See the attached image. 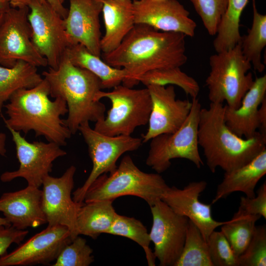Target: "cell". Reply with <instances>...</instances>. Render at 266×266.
Here are the masks:
<instances>
[{
    "mask_svg": "<svg viewBox=\"0 0 266 266\" xmlns=\"http://www.w3.org/2000/svg\"><path fill=\"white\" fill-rule=\"evenodd\" d=\"M186 36L181 33L161 32L146 25L135 24L118 47L101 54V57L110 66L124 69L128 77L122 84L133 88L148 71L184 65L187 61Z\"/></svg>",
    "mask_w": 266,
    "mask_h": 266,
    "instance_id": "obj_1",
    "label": "cell"
},
{
    "mask_svg": "<svg viewBox=\"0 0 266 266\" xmlns=\"http://www.w3.org/2000/svg\"><path fill=\"white\" fill-rule=\"evenodd\" d=\"M49 96V86L43 78L33 88L16 91L3 107L8 116H2L6 128L25 133L33 131L35 136H43L48 142L66 145L72 134L61 118L67 113V105L63 99L52 100Z\"/></svg>",
    "mask_w": 266,
    "mask_h": 266,
    "instance_id": "obj_2",
    "label": "cell"
},
{
    "mask_svg": "<svg viewBox=\"0 0 266 266\" xmlns=\"http://www.w3.org/2000/svg\"><path fill=\"white\" fill-rule=\"evenodd\" d=\"M223 103L210 102L201 108L198 142L212 173L217 167L228 172L244 166L266 149V135L260 132L249 138L237 136L227 126Z\"/></svg>",
    "mask_w": 266,
    "mask_h": 266,
    "instance_id": "obj_3",
    "label": "cell"
},
{
    "mask_svg": "<svg viewBox=\"0 0 266 266\" xmlns=\"http://www.w3.org/2000/svg\"><path fill=\"white\" fill-rule=\"evenodd\" d=\"M42 76L49 85L50 96L66 102L68 112L64 122L72 134L83 123L104 119L105 106L97 99L101 82L90 71L74 65L65 56L57 68L49 67Z\"/></svg>",
    "mask_w": 266,
    "mask_h": 266,
    "instance_id": "obj_4",
    "label": "cell"
},
{
    "mask_svg": "<svg viewBox=\"0 0 266 266\" xmlns=\"http://www.w3.org/2000/svg\"><path fill=\"white\" fill-rule=\"evenodd\" d=\"M169 186L158 173L141 170L129 155L124 156L116 169L97 178L87 190L84 202L98 200L113 201L124 196L145 200L149 206L161 200Z\"/></svg>",
    "mask_w": 266,
    "mask_h": 266,
    "instance_id": "obj_5",
    "label": "cell"
},
{
    "mask_svg": "<svg viewBox=\"0 0 266 266\" xmlns=\"http://www.w3.org/2000/svg\"><path fill=\"white\" fill-rule=\"evenodd\" d=\"M210 71L205 80L210 102L223 103L235 109L252 86L250 62L241 51L240 41L233 47L216 52L209 58Z\"/></svg>",
    "mask_w": 266,
    "mask_h": 266,
    "instance_id": "obj_6",
    "label": "cell"
},
{
    "mask_svg": "<svg viewBox=\"0 0 266 266\" xmlns=\"http://www.w3.org/2000/svg\"><path fill=\"white\" fill-rule=\"evenodd\" d=\"M104 98L111 107L104 119L95 123L96 131L109 136L131 135L136 128L148 123L152 103L147 87L134 89L120 84L109 92L100 91L97 99Z\"/></svg>",
    "mask_w": 266,
    "mask_h": 266,
    "instance_id": "obj_7",
    "label": "cell"
},
{
    "mask_svg": "<svg viewBox=\"0 0 266 266\" xmlns=\"http://www.w3.org/2000/svg\"><path fill=\"white\" fill-rule=\"evenodd\" d=\"M192 103L190 113L178 130L173 133L159 135L150 140L146 164L157 173L167 170L174 159L188 160L198 168L203 165L198 142L201 104L197 98L192 99Z\"/></svg>",
    "mask_w": 266,
    "mask_h": 266,
    "instance_id": "obj_8",
    "label": "cell"
},
{
    "mask_svg": "<svg viewBox=\"0 0 266 266\" xmlns=\"http://www.w3.org/2000/svg\"><path fill=\"white\" fill-rule=\"evenodd\" d=\"M78 131L87 145L92 162V168L88 178L72 194L73 200L81 203L84 201L85 193L94 181L101 175L114 171L119 158L127 152L137 150L143 141L142 138L131 135L104 134L92 129L88 122L81 124Z\"/></svg>",
    "mask_w": 266,
    "mask_h": 266,
    "instance_id": "obj_9",
    "label": "cell"
},
{
    "mask_svg": "<svg viewBox=\"0 0 266 266\" xmlns=\"http://www.w3.org/2000/svg\"><path fill=\"white\" fill-rule=\"evenodd\" d=\"M28 5L10 6L0 23V65L11 67L23 61L36 67H45L47 61L36 49L32 38Z\"/></svg>",
    "mask_w": 266,
    "mask_h": 266,
    "instance_id": "obj_10",
    "label": "cell"
},
{
    "mask_svg": "<svg viewBox=\"0 0 266 266\" xmlns=\"http://www.w3.org/2000/svg\"><path fill=\"white\" fill-rule=\"evenodd\" d=\"M28 6L33 42L49 67L56 69L71 45L64 19L46 0H30Z\"/></svg>",
    "mask_w": 266,
    "mask_h": 266,
    "instance_id": "obj_11",
    "label": "cell"
},
{
    "mask_svg": "<svg viewBox=\"0 0 266 266\" xmlns=\"http://www.w3.org/2000/svg\"><path fill=\"white\" fill-rule=\"evenodd\" d=\"M15 143L19 168L1 174L0 180L8 182L17 178L25 179L28 185L39 188L44 178L52 171L53 163L58 158L66 155L60 145L52 142H29L20 132L10 128Z\"/></svg>",
    "mask_w": 266,
    "mask_h": 266,
    "instance_id": "obj_12",
    "label": "cell"
},
{
    "mask_svg": "<svg viewBox=\"0 0 266 266\" xmlns=\"http://www.w3.org/2000/svg\"><path fill=\"white\" fill-rule=\"evenodd\" d=\"M152 225L149 235L161 266H174L184 245L189 219L160 200L150 206Z\"/></svg>",
    "mask_w": 266,
    "mask_h": 266,
    "instance_id": "obj_13",
    "label": "cell"
},
{
    "mask_svg": "<svg viewBox=\"0 0 266 266\" xmlns=\"http://www.w3.org/2000/svg\"><path fill=\"white\" fill-rule=\"evenodd\" d=\"M76 170L75 166L72 165L59 177L46 176L43 179L41 190L42 208L48 226L66 227L72 239L79 235L77 215L81 203L75 202L71 197Z\"/></svg>",
    "mask_w": 266,
    "mask_h": 266,
    "instance_id": "obj_14",
    "label": "cell"
},
{
    "mask_svg": "<svg viewBox=\"0 0 266 266\" xmlns=\"http://www.w3.org/2000/svg\"><path fill=\"white\" fill-rule=\"evenodd\" d=\"M73 239L65 226H48L9 253L0 257V266L47 265L55 261Z\"/></svg>",
    "mask_w": 266,
    "mask_h": 266,
    "instance_id": "obj_15",
    "label": "cell"
},
{
    "mask_svg": "<svg viewBox=\"0 0 266 266\" xmlns=\"http://www.w3.org/2000/svg\"><path fill=\"white\" fill-rule=\"evenodd\" d=\"M152 103L148 128L142 137L143 143L164 133H173L184 123L191 111L192 103L176 99L173 85L146 86Z\"/></svg>",
    "mask_w": 266,
    "mask_h": 266,
    "instance_id": "obj_16",
    "label": "cell"
},
{
    "mask_svg": "<svg viewBox=\"0 0 266 266\" xmlns=\"http://www.w3.org/2000/svg\"><path fill=\"white\" fill-rule=\"evenodd\" d=\"M135 24L193 37L197 27L189 12L177 0H133Z\"/></svg>",
    "mask_w": 266,
    "mask_h": 266,
    "instance_id": "obj_17",
    "label": "cell"
},
{
    "mask_svg": "<svg viewBox=\"0 0 266 266\" xmlns=\"http://www.w3.org/2000/svg\"><path fill=\"white\" fill-rule=\"evenodd\" d=\"M206 186L207 183L204 180L191 182L183 189L169 186L163 194L161 200L176 213L192 221L207 242L211 233L227 221L214 220L211 214L212 204L200 200L199 197Z\"/></svg>",
    "mask_w": 266,
    "mask_h": 266,
    "instance_id": "obj_18",
    "label": "cell"
},
{
    "mask_svg": "<svg viewBox=\"0 0 266 266\" xmlns=\"http://www.w3.org/2000/svg\"><path fill=\"white\" fill-rule=\"evenodd\" d=\"M102 5L101 0H69V8L64 19L71 45L80 44L99 57L101 55L100 15Z\"/></svg>",
    "mask_w": 266,
    "mask_h": 266,
    "instance_id": "obj_19",
    "label": "cell"
},
{
    "mask_svg": "<svg viewBox=\"0 0 266 266\" xmlns=\"http://www.w3.org/2000/svg\"><path fill=\"white\" fill-rule=\"evenodd\" d=\"M0 212L10 225L18 230L47 223L42 208V190L33 186L3 193L0 197Z\"/></svg>",
    "mask_w": 266,
    "mask_h": 266,
    "instance_id": "obj_20",
    "label": "cell"
},
{
    "mask_svg": "<svg viewBox=\"0 0 266 266\" xmlns=\"http://www.w3.org/2000/svg\"><path fill=\"white\" fill-rule=\"evenodd\" d=\"M266 75L257 77L243 97L238 108L233 109L224 105V116L229 128L237 136H253L259 128L258 111L266 98Z\"/></svg>",
    "mask_w": 266,
    "mask_h": 266,
    "instance_id": "obj_21",
    "label": "cell"
},
{
    "mask_svg": "<svg viewBox=\"0 0 266 266\" xmlns=\"http://www.w3.org/2000/svg\"><path fill=\"white\" fill-rule=\"evenodd\" d=\"M101 1L105 33L100 46L101 54H106L118 47L135 25L133 0Z\"/></svg>",
    "mask_w": 266,
    "mask_h": 266,
    "instance_id": "obj_22",
    "label": "cell"
},
{
    "mask_svg": "<svg viewBox=\"0 0 266 266\" xmlns=\"http://www.w3.org/2000/svg\"><path fill=\"white\" fill-rule=\"evenodd\" d=\"M266 173V149H265L247 164L232 171L225 172L222 182L217 187L211 204L235 192H241L248 198L255 197V187Z\"/></svg>",
    "mask_w": 266,
    "mask_h": 266,
    "instance_id": "obj_23",
    "label": "cell"
},
{
    "mask_svg": "<svg viewBox=\"0 0 266 266\" xmlns=\"http://www.w3.org/2000/svg\"><path fill=\"white\" fill-rule=\"evenodd\" d=\"M66 56L74 65L85 68L98 77L100 80L102 89L113 88L128 77L124 69L110 66L101 60V57L93 54L80 44L69 46Z\"/></svg>",
    "mask_w": 266,
    "mask_h": 266,
    "instance_id": "obj_24",
    "label": "cell"
},
{
    "mask_svg": "<svg viewBox=\"0 0 266 266\" xmlns=\"http://www.w3.org/2000/svg\"><path fill=\"white\" fill-rule=\"evenodd\" d=\"M113 201L98 200L82 202L77 215L78 235L96 239L102 233H107L117 215Z\"/></svg>",
    "mask_w": 266,
    "mask_h": 266,
    "instance_id": "obj_25",
    "label": "cell"
},
{
    "mask_svg": "<svg viewBox=\"0 0 266 266\" xmlns=\"http://www.w3.org/2000/svg\"><path fill=\"white\" fill-rule=\"evenodd\" d=\"M42 80L37 67L26 62L18 61L11 67L0 65V113L16 91L33 88Z\"/></svg>",
    "mask_w": 266,
    "mask_h": 266,
    "instance_id": "obj_26",
    "label": "cell"
},
{
    "mask_svg": "<svg viewBox=\"0 0 266 266\" xmlns=\"http://www.w3.org/2000/svg\"><path fill=\"white\" fill-rule=\"evenodd\" d=\"M248 2V0H227L226 10L213 42L216 52L230 49L240 41V18Z\"/></svg>",
    "mask_w": 266,
    "mask_h": 266,
    "instance_id": "obj_27",
    "label": "cell"
},
{
    "mask_svg": "<svg viewBox=\"0 0 266 266\" xmlns=\"http://www.w3.org/2000/svg\"><path fill=\"white\" fill-rule=\"evenodd\" d=\"M241 51L254 69L262 72L265 65L262 62V52L266 46V15L257 10L255 0H253V20L247 34L241 37Z\"/></svg>",
    "mask_w": 266,
    "mask_h": 266,
    "instance_id": "obj_28",
    "label": "cell"
},
{
    "mask_svg": "<svg viewBox=\"0 0 266 266\" xmlns=\"http://www.w3.org/2000/svg\"><path fill=\"white\" fill-rule=\"evenodd\" d=\"M261 217L246 214L238 209L231 220L221 226V231L237 257L246 249L254 234L256 223Z\"/></svg>",
    "mask_w": 266,
    "mask_h": 266,
    "instance_id": "obj_29",
    "label": "cell"
},
{
    "mask_svg": "<svg viewBox=\"0 0 266 266\" xmlns=\"http://www.w3.org/2000/svg\"><path fill=\"white\" fill-rule=\"evenodd\" d=\"M139 82L146 87L150 85H176L192 99L197 98L200 90L198 82L182 71L180 67L163 68L148 71L139 77Z\"/></svg>",
    "mask_w": 266,
    "mask_h": 266,
    "instance_id": "obj_30",
    "label": "cell"
},
{
    "mask_svg": "<svg viewBox=\"0 0 266 266\" xmlns=\"http://www.w3.org/2000/svg\"><path fill=\"white\" fill-rule=\"evenodd\" d=\"M107 234L131 239L143 249L148 266H155L156 257L150 247L151 241L146 227L139 220L117 214Z\"/></svg>",
    "mask_w": 266,
    "mask_h": 266,
    "instance_id": "obj_31",
    "label": "cell"
},
{
    "mask_svg": "<svg viewBox=\"0 0 266 266\" xmlns=\"http://www.w3.org/2000/svg\"><path fill=\"white\" fill-rule=\"evenodd\" d=\"M174 266H213L207 242L189 220L183 248Z\"/></svg>",
    "mask_w": 266,
    "mask_h": 266,
    "instance_id": "obj_32",
    "label": "cell"
},
{
    "mask_svg": "<svg viewBox=\"0 0 266 266\" xmlns=\"http://www.w3.org/2000/svg\"><path fill=\"white\" fill-rule=\"evenodd\" d=\"M93 249L78 235L65 245L53 266H88L94 261Z\"/></svg>",
    "mask_w": 266,
    "mask_h": 266,
    "instance_id": "obj_33",
    "label": "cell"
},
{
    "mask_svg": "<svg viewBox=\"0 0 266 266\" xmlns=\"http://www.w3.org/2000/svg\"><path fill=\"white\" fill-rule=\"evenodd\" d=\"M210 35H215L227 6V0H190Z\"/></svg>",
    "mask_w": 266,
    "mask_h": 266,
    "instance_id": "obj_34",
    "label": "cell"
},
{
    "mask_svg": "<svg viewBox=\"0 0 266 266\" xmlns=\"http://www.w3.org/2000/svg\"><path fill=\"white\" fill-rule=\"evenodd\" d=\"M239 266H266V226H256L245 251L238 257Z\"/></svg>",
    "mask_w": 266,
    "mask_h": 266,
    "instance_id": "obj_35",
    "label": "cell"
},
{
    "mask_svg": "<svg viewBox=\"0 0 266 266\" xmlns=\"http://www.w3.org/2000/svg\"><path fill=\"white\" fill-rule=\"evenodd\" d=\"M207 243L213 266H239L238 257L221 231H213Z\"/></svg>",
    "mask_w": 266,
    "mask_h": 266,
    "instance_id": "obj_36",
    "label": "cell"
},
{
    "mask_svg": "<svg viewBox=\"0 0 266 266\" xmlns=\"http://www.w3.org/2000/svg\"><path fill=\"white\" fill-rule=\"evenodd\" d=\"M238 209L248 214L259 215L266 219V182L261 185L257 196L250 198L241 197Z\"/></svg>",
    "mask_w": 266,
    "mask_h": 266,
    "instance_id": "obj_37",
    "label": "cell"
},
{
    "mask_svg": "<svg viewBox=\"0 0 266 266\" xmlns=\"http://www.w3.org/2000/svg\"><path fill=\"white\" fill-rule=\"evenodd\" d=\"M29 231L18 230L11 226H0V257L6 254L12 243L19 244Z\"/></svg>",
    "mask_w": 266,
    "mask_h": 266,
    "instance_id": "obj_38",
    "label": "cell"
},
{
    "mask_svg": "<svg viewBox=\"0 0 266 266\" xmlns=\"http://www.w3.org/2000/svg\"><path fill=\"white\" fill-rule=\"evenodd\" d=\"M258 120L260 132L266 135V98L263 100L259 106Z\"/></svg>",
    "mask_w": 266,
    "mask_h": 266,
    "instance_id": "obj_39",
    "label": "cell"
},
{
    "mask_svg": "<svg viewBox=\"0 0 266 266\" xmlns=\"http://www.w3.org/2000/svg\"><path fill=\"white\" fill-rule=\"evenodd\" d=\"M53 8L65 19L68 13V9L64 6L59 0H46Z\"/></svg>",
    "mask_w": 266,
    "mask_h": 266,
    "instance_id": "obj_40",
    "label": "cell"
},
{
    "mask_svg": "<svg viewBox=\"0 0 266 266\" xmlns=\"http://www.w3.org/2000/svg\"><path fill=\"white\" fill-rule=\"evenodd\" d=\"M6 139V134L4 133L0 132V155L1 156H5L6 153L5 148Z\"/></svg>",
    "mask_w": 266,
    "mask_h": 266,
    "instance_id": "obj_41",
    "label": "cell"
},
{
    "mask_svg": "<svg viewBox=\"0 0 266 266\" xmlns=\"http://www.w3.org/2000/svg\"><path fill=\"white\" fill-rule=\"evenodd\" d=\"M8 1L10 6L19 7L24 5H28L30 0H6Z\"/></svg>",
    "mask_w": 266,
    "mask_h": 266,
    "instance_id": "obj_42",
    "label": "cell"
},
{
    "mask_svg": "<svg viewBox=\"0 0 266 266\" xmlns=\"http://www.w3.org/2000/svg\"><path fill=\"white\" fill-rule=\"evenodd\" d=\"M9 226L11 225L9 222L7 221V220L4 217H0V226Z\"/></svg>",
    "mask_w": 266,
    "mask_h": 266,
    "instance_id": "obj_43",
    "label": "cell"
},
{
    "mask_svg": "<svg viewBox=\"0 0 266 266\" xmlns=\"http://www.w3.org/2000/svg\"><path fill=\"white\" fill-rule=\"evenodd\" d=\"M10 6L9 2L6 0H0V8H7Z\"/></svg>",
    "mask_w": 266,
    "mask_h": 266,
    "instance_id": "obj_44",
    "label": "cell"
},
{
    "mask_svg": "<svg viewBox=\"0 0 266 266\" xmlns=\"http://www.w3.org/2000/svg\"><path fill=\"white\" fill-rule=\"evenodd\" d=\"M10 7V6H9ZM7 8H0V23L3 18L5 11L7 9Z\"/></svg>",
    "mask_w": 266,
    "mask_h": 266,
    "instance_id": "obj_45",
    "label": "cell"
},
{
    "mask_svg": "<svg viewBox=\"0 0 266 266\" xmlns=\"http://www.w3.org/2000/svg\"><path fill=\"white\" fill-rule=\"evenodd\" d=\"M61 2V3H62V4H63V3L64 2V1L66 0H59Z\"/></svg>",
    "mask_w": 266,
    "mask_h": 266,
    "instance_id": "obj_46",
    "label": "cell"
}]
</instances>
